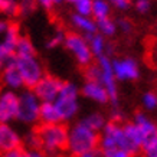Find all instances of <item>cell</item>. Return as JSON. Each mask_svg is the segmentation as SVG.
Wrapping results in <instances>:
<instances>
[{
    "label": "cell",
    "instance_id": "d4e9b609",
    "mask_svg": "<svg viewBox=\"0 0 157 157\" xmlns=\"http://www.w3.org/2000/svg\"><path fill=\"white\" fill-rule=\"evenodd\" d=\"M141 105L146 111H156L157 109V94L153 91H147L141 95Z\"/></svg>",
    "mask_w": 157,
    "mask_h": 157
},
{
    "label": "cell",
    "instance_id": "4dcf8cb0",
    "mask_svg": "<svg viewBox=\"0 0 157 157\" xmlns=\"http://www.w3.org/2000/svg\"><path fill=\"white\" fill-rule=\"evenodd\" d=\"M115 23H117V29L125 35L130 33V32L133 30V23H131V20H128L127 17H120Z\"/></svg>",
    "mask_w": 157,
    "mask_h": 157
},
{
    "label": "cell",
    "instance_id": "8d00e7d4",
    "mask_svg": "<svg viewBox=\"0 0 157 157\" xmlns=\"http://www.w3.org/2000/svg\"><path fill=\"white\" fill-rule=\"evenodd\" d=\"M143 157H157V146L143 151Z\"/></svg>",
    "mask_w": 157,
    "mask_h": 157
},
{
    "label": "cell",
    "instance_id": "d590c367",
    "mask_svg": "<svg viewBox=\"0 0 157 157\" xmlns=\"http://www.w3.org/2000/svg\"><path fill=\"white\" fill-rule=\"evenodd\" d=\"M35 2H36V6L42 7V9H45V10H51L52 7H55L52 3V0H35Z\"/></svg>",
    "mask_w": 157,
    "mask_h": 157
},
{
    "label": "cell",
    "instance_id": "7a4b0ae2",
    "mask_svg": "<svg viewBox=\"0 0 157 157\" xmlns=\"http://www.w3.org/2000/svg\"><path fill=\"white\" fill-rule=\"evenodd\" d=\"M100 143V133L91 128L88 124L84 123V120H78L71 124L68 128V141L67 150L71 153V156L78 157L88 151L97 150Z\"/></svg>",
    "mask_w": 157,
    "mask_h": 157
},
{
    "label": "cell",
    "instance_id": "8fae6325",
    "mask_svg": "<svg viewBox=\"0 0 157 157\" xmlns=\"http://www.w3.org/2000/svg\"><path fill=\"white\" fill-rule=\"evenodd\" d=\"M111 67L118 82H131L140 78V65L131 56H121L111 59Z\"/></svg>",
    "mask_w": 157,
    "mask_h": 157
},
{
    "label": "cell",
    "instance_id": "d6a6232c",
    "mask_svg": "<svg viewBox=\"0 0 157 157\" xmlns=\"http://www.w3.org/2000/svg\"><path fill=\"white\" fill-rule=\"evenodd\" d=\"M101 153V151H100ZM101 157H133L130 153L124 151V150H108V151H102Z\"/></svg>",
    "mask_w": 157,
    "mask_h": 157
},
{
    "label": "cell",
    "instance_id": "ba28073f",
    "mask_svg": "<svg viewBox=\"0 0 157 157\" xmlns=\"http://www.w3.org/2000/svg\"><path fill=\"white\" fill-rule=\"evenodd\" d=\"M65 49L71 53V56L75 59V62L82 68L90 67L91 63H94V55L91 52L88 38L84 35L78 33V32H69L65 33L63 43H62Z\"/></svg>",
    "mask_w": 157,
    "mask_h": 157
},
{
    "label": "cell",
    "instance_id": "836d02e7",
    "mask_svg": "<svg viewBox=\"0 0 157 157\" xmlns=\"http://www.w3.org/2000/svg\"><path fill=\"white\" fill-rule=\"evenodd\" d=\"M23 150L20 147L13 148V150H7V151L0 153V157H23Z\"/></svg>",
    "mask_w": 157,
    "mask_h": 157
},
{
    "label": "cell",
    "instance_id": "ac0fdd59",
    "mask_svg": "<svg viewBox=\"0 0 157 157\" xmlns=\"http://www.w3.org/2000/svg\"><path fill=\"white\" fill-rule=\"evenodd\" d=\"M88 43H90L91 52L94 55V59L105 56V55L109 56V51H111V49H109V43L107 42V38H104V36L100 35L98 32L88 38Z\"/></svg>",
    "mask_w": 157,
    "mask_h": 157
},
{
    "label": "cell",
    "instance_id": "74e56055",
    "mask_svg": "<svg viewBox=\"0 0 157 157\" xmlns=\"http://www.w3.org/2000/svg\"><path fill=\"white\" fill-rule=\"evenodd\" d=\"M78 157H101V153L98 151V148H97V150L88 151V153H85V154H81V156H78Z\"/></svg>",
    "mask_w": 157,
    "mask_h": 157
},
{
    "label": "cell",
    "instance_id": "60d3db41",
    "mask_svg": "<svg viewBox=\"0 0 157 157\" xmlns=\"http://www.w3.org/2000/svg\"><path fill=\"white\" fill-rule=\"evenodd\" d=\"M63 2H67V3H71V5H72V3H74V2H76V0H63Z\"/></svg>",
    "mask_w": 157,
    "mask_h": 157
},
{
    "label": "cell",
    "instance_id": "cb8c5ba5",
    "mask_svg": "<svg viewBox=\"0 0 157 157\" xmlns=\"http://www.w3.org/2000/svg\"><path fill=\"white\" fill-rule=\"evenodd\" d=\"M0 13L2 16H6L10 19L16 14H19V0H3Z\"/></svg>",
    "mask_w": 157,
    "mask_h": 157
},
{
    "label": "cell",
    "instance_id": "4316f807",
    "mask_svg": "<svg viewBox=\"0 0 157 157\" xmlns=\"http://www.w3.org/2000/svg\"><path fill=\"white\" fill-rule=\"evenodd\" d=\"M63 38H65V32L61 30V29H58L55 30L51 36L48 38V42H46V46L49 49H53V48H58L59 45L63 43Z\"/></svg>",
    "mask_w": 157,
    "mask_h": 157
},
{
    "label": "cell",
    "instance_id": "3957f363",
    "mask_svg": "<svg viewBox=\"0 0 157 157\" xmlns=\"http://www.w3.org/2000/svg\"><path fill=\"white\" fill-rule=\"evenodd\" d=\"M38 136V147L46 156L59 154L67 150L68 127L65 124H40L35 130Z\"/></svg>",
    "mask_w": 157,
    "mask_h": 157
},
{
    "label": "cell",
    "instance_id": "e575fe53",
    "mask_svg": "<svg viewBox=\"0 0 157 157\" xmlns=\"http://www.w3.org/2000/svg\"><path fill=\"white\" fill-rule=\"evenodd\" d=\"M23 157H48V156L39 148H28V150H25Z\"/></svg>",
    "mask_w": 157,
    "mask_h": 157
},
{
    "label": "cell",
    "instance_id": "b9f144b4",
    "mask_svg": "<svg viewBox=\"0 0 157 157\" xmlns=\"http://www.w3.org/2000/svg\"><path fill=\"white\" fill-rule=\"evenodd\" d=\"M2 3H3V0H0V9H2Z\"/></svg>",
    "mask_w": 157,
    "mask_h": 157
},
{
    "label": "cell",
    "instance_id": "44dd1931",
    "mask_svg": "<svg viewBox=\"0 0 157 157\" xmlns=\"http://www.w3.org/2000/svg\"><path fill=\"white\" fill-rule=\"evenodd\" d=\"M111 6H109L108 0H92V10H91V16L95 20L105 19L111 16Z\"/></svg>",
    "mask_w": 157,
    "mask_h": 157
},
{
    "label": "cell",
    "instance_id": "484cf974",
    "mask_svg": "<svg viewBox=\"0 0 157 157\" xmlns=\"http://www.w3.org/2000/svg\"><path fill=\"white\" fill-rule=\"evenodd\" d=\"M75 13L78 14H85L91 16V10H92V0H76L72 3Z\"/></svg>",
    "mask_w": 157,
    "mask_h": 157
},
{
    "label": "cell",
    "instance_id": "f1b7e54d",
    "mask_svg": "<svg viewBox=\"0 0 157 157\" xmlns=\"http://www.w3.org/2000/svg\"><path fill=\"white\" fill-rule=\"evenodd\" d=\"M111 9H115L118 12H125L131 7V0H108Z\"/></svg>",
    "mask_w": 157,
    "mask_h": 157
},
{
    "label": "cell",
    "instance_id": "d6986e66",
    "mask_svg": "<svg viewBox=\"0 0 157 157\" xmlns=\"http://www.w3.org/2000/svg\"><path fill=\"white\" fill-rule=\"evenodd\" d=\"M39 121L42 124L62 123L61 117H59V113H58V109L55 108L53 102H42V105H40V114H39Z\"/></svg>",
    "mask_w": 157,
    "mask_h": 157
},
{
    "label": "cell",
    "instance_id": "f546056e",
    "mask_svg": "<svg viewBox=\"0 0 157 157\" xmlns=\"http://www.w3.org/2000/svg\"><path fill=\"white\" fill-rule=\"evenodd\" d=\"M22 143H25V146L28 148H39L36 131H30V133H28L25 137H22Z\"/></svg>",
    "mask_w": 157,
    "mask_h": 157
},
{
    "label": "cell",
    "instance_id": "7402d4cb",
    "mask_svg": "<svg viewBox=\"0 0 157 157\" xmlns=\"http://www.w3.org/2000/svg\"><path fill=\"white\" fill-rule=\"evenodd\" d=\"M82 120H84V123L88 124L91 128H94L95 131H98V133H100L101 130H102V127L107 124V117H105L101 111H91V113H88L86 115H84Z\"/></svg>",
    "mask_w": 157,
    "mask_h": 157
},
{
    "label": "cell",
    "instance_id": "9c48e42d",
    "mask_svg": "<svg viewBox=\"0 0 157 157\" xmlns=\"http://www.w3.org/2000/svg\"><path fill=\"white\" fill-rule=\"evenodd\" d=\"M42 101L30 88H25L19 92V108H17V121L25 125H35L39 123Z\"/></svg>",
    "mask_w": 157,
    "mask_h": 157
},
{
    "label": "cell",
    "instance_id": "9a60e30c",
    "mask_svg": "<svg viewBox=\"0 0 157 157\" xmlns=\"http://www.w3.org/2000/svg\"><path fill=\"white\" fill-rule=\"evenodd\" d=\"M0 81H2V85L7 90L19 91L25 88L22 75H20L19 69L16 68L12 59L0 68Z\"/></svg>",
    "mask_w": 157,
    "mask_h": 157
},
{
    "label": "cell",
    "instance_id": "ab89813d",
    "mask_svg": "<svg viewBox=\"0 0 157 157\" xmlns=\"http://www.w3.org/2000/svg\"><path fill=\"white\" fill-rule=\"evenodd\" d=\"M48 157H63V156H62L61 153H59V154H49Z\"/></svg>",
    "mask_w": 157,
    "mask_h": 157
},
{
    "label": "cell",
    "instance_id": "4fadbf2b",
    "mask_svg": "<svg viewBox=\"0 0 157 157\" xmlns=\"http://www.w3.org/2000/svg\"><path fill=\"white\" fill-rule=\"evenodd\" d=\"M62 84H63V81H61L58 76L51 75V74H45L40 78V81L32 90H33V92L38 95V98L42 102H52L56 98Z\"/></svg>",
    "mask_w": 157,
    "mask_h": 157
},
{
    "label": "cell",
    "instance_id": "603a6c76",
    "mask_svg": "<svg viewBox=\"0 0 157 157\" xmlns=\"http://www.w3.org/2000/svg\"><path fill=\"white\" fill-rule=\"evenodd\" d=\"M30 53H36L33 42L28 36L20 35V38L17 39V43H16L14 55H30Z\"/></svg>",
    "mask_w": 157,
    "mask_h": 157
},
{
    "label": "cell",
    "instance_id": "e0dca14e",
    "mask_svg": "<svg viewBox=\"0 0 157 157\" xmlns=\"http://www.w3.org/2000/svg\"><path fill=\"white\" fill-rule=\"evenodd\" d=\"M69 22H71L72 28L75 29V32L84 35L85 38H90L94 33H97V22L92 16L74 13L71 16Z\"/></svg>",
    "mask_w": 157,
    "mask_h": 157
},
{
    "label": "cell",
    "instance_id": "30bf717a",
    "mask_svg": "<svg viewBox=\"0 0 157 157\" xmlns=\"http://www.w3.org/2000/svg\"><path fill=\"white\" fill-rule=\"evenodd\" d=\"M141 138V151L157 146V124L146 113H137L131 120Z\"/></svg>",
    "mask_w": 157,
    "mask_h": 157
},
{
    "label": "cell",
    "instance_id": "1f68e13d",
    "mask_svg": "<svg viewBox=\"0 0 157 157\" xmlns=\"http://www.w3.org/2000/svg\"><path fill=\"white\" fill-rule=\"evenodd\" d=\"M134 9L137 10L138 13L146 14L151 9V2L150 0H136L134 2Z\"/></svg>",
    "mask_w": 157,
    "mask_h": 157
},
{
    "label": "cell",
    "instance_id": "6da1fadb",
    "mask_svg": "<svg viewBox=\"0 0 157 157\" xmlns=\"http://www.w3.org/2000/svg\"><path fill=\"white\" fill-rule=\"evenodd\" d=\"M98 148L101 153L118 148L130 153L131 156L138 154L141 151V138L136 124L133 121L121 123L117 120L107 121L100 131Z\"/></svg>",
    "mask_w": 157,
    "mask_h": 157
},
{
    "label": "cell",
    "instance_id": "52a82bcc",
    "mask_svg": "<svg viewBox=\"0 0 157 157\" xmlns=\"http://www.w3.org/2000/svg\"><path fill=\"white\" fill-rule=\"evenodd\" d=\"M19 38V26L10 17L0 14V68L13 58Z\"/></svg>",
    "mask_w": 157,
    "mask_h": 157
},
{
    "label": "cell",
    "instance_id": "83f0119b",
    "mask_svg": "<svg viewBox=\"0 0 157 157\" xmlns=\"http://www.w3.org/2000/svg\"><path fill=\"white\" fill-rule=\"evenodd\" d=\"M36 9V2L35 0H19V14L28 16Z\"/></svg>",
    "mask_w": 157,
    "mask_h": 157
},
{
    "label": "cell",
    "instance_id": "8992f818",
    "mask_svg": "<svg viewBox=\"0 0 157 157\" xmlns=\"http://www.w3.org/2000/svg\"><path fill=\"white\" fill-rule=\"evenodd\" d=\"M13 63L19 69L22 79H23L25 88H33L40 78L45 75V68H43L42 61L38 58L36 53L30 55H13L12 58Z\"/></svg>",
    "mask_w": 157,
    "mask_h": 157
},
{
    "label": "cell",
    "instance_id": "5bb4252c",
    "mask_svg": "<svg viewBox=\"0 0 157 157\" xmlns=\"http://www.w3.org/2000/svg\"><path fill=\"white\" fill-rule=\"evenodd\" d=\"M79 91H81V95L86 100H90L91 102H95V104L100 105H105L109 102L108 94H107L105 88L98 79L85 78V81L79 88Z\"/></svg>",
    "mask_w": 157,
    "mask_h": 157
},
{
    "label": "cell",
    "instance_id": "f35d334b",
    "mask_svg": "<svg viewBox=\"0 0 157 157\" xmlns=\"http://www.w3.org/2000/svg\"><path fill=\"white\" fill-rule=\"evenodd\" d=\"M63 0H52V3H53V6H58L59 3H62Z\"/></svg>",
    "mask_w": 157,
    "mask_h": 157
},
{
    "label": "cell",
    "instance_id": "7c38bea8",
    "mask_svg": "<svg viewBox=\"0 0 157 157\" xmlns=\"http://www.w3.org/2000/svg\"><path fill=\"white\" fill-rule=\"evenodd\" d=\"M19 108V92L13 90L0 91V123L10 124L17 120Z\"/></svg>",
    "mask_w": 157,
    "mask_h": 157
},
{
    "label": "cell",
    "instance_id": "277c9868",
    "mask_svg": "<svg viewBox=\"0 0 157 157\" xmlns=\"http://www.w3.org/2000/svg\"><path fill=\"white\" fill-rule=\"evenodd\" d=\"M81 91L74 82H63L56 98L52 101L63 124L74 121L81 109Z\"/></svg>",
    "mask_w": 157,
    "mask_h": 157
},
{
    "label": "cell",
    "instance_id": "2e32d148",
    "mask_svg": "<svg viewBox=\"0 0 157 157\" xmlns=\"http://www.w3.org/2000/svg\"><path fill=\"white\" fill-rule=\"evenodd\" d=\"M22 136L12 124L0 123V153L22 147Z\"/></svg>",
    "mask_w": 157,
    "mask_h": 157
},
{
    "label": "cell",
    "instance_id": "ffe728a7",
    "mask_svg": "<svg viewBox=\"0 0 157 157\" xmlns=\"http://www.w3.org/2000/svg\"><path fill=\"white\" fill-rule=\"evenodd\" d=\"M97 22V32L100 35H102L104 38H113L115 36V33L118 32L117 29V23L115 20L109 16V17H105V19H100L95 20Z\"/></svg>",
    "mask_w": 157,
    "mask_h": 157
},
{
    "label": "cell",
    "instance_id": "5b68a950",
    "mask_svg": "<svg viewBox=\"0 0 157 157\" xmlns=\"http://www.w3.org/2000/svg\"><path fill=\"white\" fill-rule=\"evenodd\" d=\"M85 78L98 79L108 94L109 102L114 105L118 102V81L114 76L113 67H111V58L108 55L97 58V63H91L90 67H86Z\"/></svg>",
    "mask_w": 157,
    "mask_h": 157
}]
</instances>
